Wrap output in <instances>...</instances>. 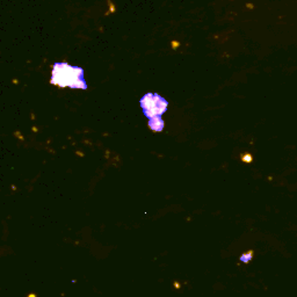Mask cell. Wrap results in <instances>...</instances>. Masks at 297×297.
<instances>
[{"label": "cell", "mask_w": 297, "mask_h": 297, "mask_svg": "<svg viewBox=\"0 0 297 297\" xmlns=\"http://www.w3.org/2000/svg\"><path fill=\"white\" fill-rule=\"evenodd\" d=\"M51 84L59 87L86 89L87 84L84 79V70L79 66H71L67 63H55L52 66Z\"/></svg>", "instance_id": "cell-1"}, {"label": "cell", "mask_w": 297, "mask_h": 297, "mask_svg": "<svg viewBox=\"0 0 297 297\" xmlns=\"http://www.w3.org/2000/svg\"><path fill=\"white\" fill-rule=\"evenodd\" d=\"M149 125L153 131H161L164 129V121L161 119V116L153 117V119L149 120Z\"/></svg>", "instance_id": "cell-3"}, {"label": "cell", "mask_w": 297, "mask_h": 297, "mask_svg": "<svg viewBox=\"0 0 297 297\" xmlns=\"http://www.w3.org/2000/svg\"><path fill=\"white\" fill-rule=\"evenodd\" d=\"M251 259H252V252H248L247 254H243V255L240 257V260H241L243 262H248Z\"/></svg>", "instance_id": "cell-4"}, {"label": "cell", "mask_w": 297, "mask_h": 297, "mask_svg": "<svg viewBox=\"0 0 297 297\" xmlns=\"http://www.w3.org/2000/svg\"><path fill=\"white\" fill-rule=\"evenodd\" d=\"M27 297H36V295H35V294H29Z\"/></svg>", "instance_id": "cell-5"}, {"label": "cell", "mask_w": 297, "mask_h": 297, "mask_svg": "<svg viewBox=\"0 0 297 297\" xmlns=\"http://www.w3.org/2000/svg\"><path fill=\"white\" fill-rule=\"evenodd\" d=\"M168 102L156 93H146L140 99V107L144 115L149 120L161 116L167 110Z\"/></svg>", "instance_id": "cell-2"}]
</instances>
